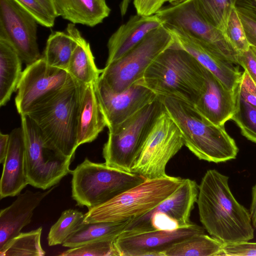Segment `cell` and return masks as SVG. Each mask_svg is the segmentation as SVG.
Listing matches in <instances>:
<instances>
[{
    "label": "cell",
    "instance_id": "obj_20",
    "mask_svg": "<svg viewBox=\"0 0 256 256\" xmlns=\"http://www.w3.org/2000/svg\"><path fill=\"white\" fill-rule=\"evenodd\" d=\"M10 144L0 181V198L18 195L28 184L26 146L22 128L10 134Z\"/></svg>",
    "mask_w": 256,
    "mask_h": 256
},
{
    "label": "cell",
    "instance_id": "obj_23",
    "mask_svg": "<svg viewBox=\"0 0 256 256\" xmlns=\"http://www.w3.org/2000/svg\"><path fill=\"white\" fill-rule=\"evenodd\" d=\"M57 16L79 24L94 26L108 17L110 9L106 0H53Z\"/></svg>",
    "mask_w": 256,
    "mask_h": 256
},
{
    "label": "cell",
    "instance_id": "obj_17",
    "mask_svg": "<svg viewBox=\"0 0 256 256\" xmlns=\"http://www.w3.org/2000/svg\"><path fill=\"white\" fill-rule=\"evenodd\" d=\"M237 92V88L228 89L206 68L204 84L194 106L208 122L224 126L235 112Z\"/></svg>",
    "mask_w": 256,
    "mask_h": 256
},
{
    "label": "cell",
    "instance_id": "obj_32",
    "mask_svg": "<svg viewBox=\"0 0 256 256\" xmlns=\"http://www.w3.org/2000/svg\"><path fill=\"white\" fill-rule=\"evenodd\" d=\"M231 120L236 124L243 136L256 143V107L244 100L238 91L236 110Z\"/></svg>",
    "mask_w": 256,
    "mask_h": 256
},
{
    "label": "cell",
    "instance_id": "obj_10",
    "mask_svg": "<svg viewBox=\"0 0 256 256\" xmlns=\"http://www.w3.org/2000/svg\"><path fill=\"white\" fill-rule=\"evenodd\" d=\"M184 145L182 134L165 110L150 132L132 168L146 180L164 178L168 162Z\"/></svg>",
    "mask_w": 256,
    "mask_h": 256
},
{
    "label": "cell",
    "instance_id": "obj_12",
    "mask_svg": "<svg viewBox=\"0 0 256 256\" xmlns=\"http://www.w3.org/2000/svg\"><path fill=\"white\" fill-rule=\"evenodd\" d=\"M168 28L182 30L197 38L226 60L238 64V54L224 33L202 16L196 0H183L160 8L156 14Z\"/></svg>",
    "mask_w": 256,
    "mask_h": 256
},
{
    "label": "cell",
    "instance_id": "obj_34",
    "mask_svg": "<svg viewBox=\"0 0 256 256\" xmlns=\"http://www.w3.org/2000/svg\"><path fill=\"white\" fill-rule=\"evenodd\" d=\"M114 240H100L70 248L60 254L61 256H118Z\"/></svg>",
    "mask_w": 256,
    "mask_h": 256
},
{
    "label": "cell",
    "instance_id": "obj_9",
    "mask_svg": "<svg viewBox=\"0 0 256 256\" xmlns=\"http://www.w3.org/2000/svg\"><path fill=\"white\" fill-rule=\"evenodd\" d=\"M20 118L28 184L48 190L58 184L70 172V166L72 158L47 146L36 124L27 114L21 115Z\"/></svg>",
    "mask_w": 256,
    "mask_h": 256
},
{
    "label": "cell",
    "instance_id": "obj_40",
    "mask_svg": "<svg viewBox=\"0 0 256 256\" xmlns=\"http://www.w3.org/2000/svg\"><path fill=\"white\" fill-rule=\"evenodd\" d=\"M238 12L250 45L256 48V20L242 12Z\"/></svg>",
    "mask_w": 256,
    "mask_h": 256
},
{
    "label": "cell",
    "instance_id": "obj_16",
    "mask_svg": "<svg viewBox=\"0 0 256 256\" xmlns=\"http://www.w3.org/2000/svg\"><path fill=\"white\" fill-rule=\"evenodd\" d=\"M201 234H204V228L193 223L174 230L120 234L114 246L118 256H163V252L175 244Z\"/></svg>",
    "mask_w": 256,
    "mask_h": 256
},
{
    "label": "cell",
    "instance_id": "obj_37",
    "mask_svg": "<svg viewBox=\"0 0 256 256\" xmlns=\"http://www.w3.org/2000/svg\"><path fill=\"white\" fill-rule=\"evenodd\" d=\"M256 256V242H244L224 244L221 256Z\"/></svg>",
    "mask_w": 256,
    "mask_h": 256
},
{
    "label": "cell",
    "instance_id": "obj_6",
    "mask_svg": "<svg viewBox=\"0 0 256 256\" xmlns=\"http://www.w3.org/2000/svg\"><path fill=\"white\" fill-rule=\"evenodd\" d=\"M72 196L79 206L88 210L100 206L144 182L136 174L96 163L88 158L70 172Z\"/></svg>",
    "mask_w": 256,
    "mask_h": 256
},
{
    "label": "cell",
    "instance_id": "obj_30",
    "mask_svg": "<svg viewBox=\"0 0 256 256\" xmlns=\"http://www.w3.org/2000/svg\"><path fill=\"white\" fill-rule=\"evenodd\" d=\"M84 214L76 210L68 209L62 213L50 228L48 236L50 246L62 244L84 222Z\"/></svg>",
    "mask_w": 256,
    "mask_h": 256
},
{
    "label": "cell",
    "instance_id": "obj_29",
    "mask_svg": "<svg viewBox=\"0 0 256 256\" xmlns=\"http://www.w3.org/2000/svg\"><path fill=\"white\" fill-rule=\"evenodd\" d=\"M42 227L26 232H20L0 249V256H44L46 252L41 245Z\"/></svg>",
    "mask_w": 256,
    "mask_h": 256
},
{
    "label": "cell",
    "instance_id": "obj_2",
    "mask_svg": "<svg viewBox=\"0 0 256 256\" xmlns=\"http://www.w3.org/2000/svg\"><path fill=\"white\" fill-rule=\"evenodd\" d=\"M82 84L74 79L32 108L26 114L45 144L72 158L78 147L77 129Z\"/></svg>",
    "mask_w": 256,
    "mask_h": 256
},
{
    "label": "cell",
    "instance_id": "obj_13",
    "mask_svg": "<svg viewBox=\"0 0 256 256\" xmlns=\"http://www.w3.org/2000/svg\"><path fill=\"white\" fill-rule=\"evenodd\" d=\"M72 80L67 70L50 66L42 57L26 65L17 86L15 105L18 113L20 116L26 114Z\"/></svg>",
    "mask_w": 256,
    "mask_h": 256
},
{
    "label": "cell",
    "instance_id": "obj_42",
    "mask_svg": "<svg viewBox=\"0 0 256 256\" xmlns=\"http://www.w3.org/2000/svg\"><path fill=\"white\" fill-rule=\"evenodd\" d=\"M10 134L0 133V162L3 164L6 158L10 144Z\"/></svg>",
    "mask_w": 256,
    "mask_h": 256
},
{
    "label": "cell",
    "instance_id": "obj_1",
    "mask_svg": "<svg viewBox=\"0 0 256 256\" xmlns=\"http://www.w3.org/2000/svg\"><path fill=\"white\" fill-rule=\"evenodd\" d=\"M228 178L214 169L205 173L198 186L200 220L208 234L224 244L248 242L254 236L250 210L234 196Z\"/></svg>",
    "mask_w": 256,
    "mask_h": 256
},
{
    "label": "cell",
    "instance_id": "obj_5",
    "mask_svg": "<svg viewBox=\"0 0 256 256\" xmlns=\"http://www.w3.org/2000/svg\"><path fill=\"white\" fill-rule=\"evenodd\" d=\"M184 178L167 176L144 182L88 210L84 222H121L139 217L170 196Z\"/></svg>",
    "mask_w": 256,
    "mask_h": 256
},
{
    "label": "cell",
    "instance_id": "obj_38",
    "mask_svg": "<svg viewBox=\"0 0 256 256\" xmlns=\"http://www.w3.org/2000/svg\"><path fill=\"white\" fill-rule=\"evenodd\" d=\"M238 64L246 70L256 82V48L250 46L248 50L239 53Z\"/></svg>",
    "mask_w": 256,
    "mask_h": 256
},
{
    "label": "cell",
    "instance_id": "obj_26",
    "mask_svg": "<svg viewBox=\"0 0 256 256\" xmlns=\"http://www.w3.org/2000/svg\"><path fill=\"white\" fill-rule=\"evenodd\" d=\"M131 220L114 222H84L62 245L72 248L96 240H115L124 230Z\"/></svg>",
    "mask_w": 256,
    "mask_h": 256
},
{
    "label": "cell",
    "instance_id": "obj_46",
    "mask_svg": "<svg viewBox=\"0 0 256 256\" xmlns=\"http://www.w3.org/2000/svg\"><path fill=\"white\" fill-rule=\"evenodd\" d=\"M183 0H168V2H170L171 4H175L178 2H180Z\"/></svg>",
    "mask_w": 256,
    "mask_h": 256
},
{
    "label": "cell",
    "instance_id": "obj_24",
    "mask_svg": "<svg viewBox=\"0 0 256 256\" xmlns=\"http://www.w3.org/2000/svg\"><path fill=\"white\" fill-rule=\"evenodd\" d=\"M66 32L76 42L67 72L80 84H96L102 70L97 68L89 43L82 36L78 30L72 23L68 25Z\"/></svg>",
    "mask_w": 256,
    "mask_h": 256
},
{
    "label": "cell",
    "instance_id": "obj_15",
    "mask_svg": "<svg viewBox=\"0 0 256 256\" xmlns=\"http://www.w3.org/2000/svg\"><path fill=\"white\" fill-rule=\"evenodd\" d=\"M142 80L122 92H115L100 76L95 88L108 128L122 122L158 98V96Z\"/></svg>",
    "mask_w": 256,
    "mask_h": 256
},
{
    "label": "cell",
    "instance_id": "obj_11",
    "mask_svg": "<svg viewBox=\"0 0 256 256\" xmlns=\"http://www.w3.org/2000/svg\"><path fill=\"white\" fill-rule=\"evenodd\" d=\"M196 182L184 180L170 196L147 213L131 220L121 234H128L156 230H174L191 226V212L196 203Z\"/></svg>",
    "mask_w": 256,
    "mask_h": 256
},
{
    "label": "cell",
    "instance_id": "obj_39",
    "mask_svg": "<svg viewBox=\"0 0 256 256\" xmlns=\"http://www.w3.org/2000/svg\"><path fill=\"white\" fill-rule=\"evenodd\" d=\"M168 0H134V4L137 14L151 16L156 14Z\"/></svg>",
    "mask_w": 256,
    "mask_h": 256
},
{
    "label": "cell",
    "instance_id": "obj_43",
    "mask_svg": "<svg viewBox=\"0 0 256 256\" xmlns=\"http://www.w3.org/2000/svg\"><path fill=\"white\" fill-rule=\"evenodd\" d=\"M249 210L252 226L256 230V184L252 188V202Z\"/></svg>",
    "mask_w": 256,
    "mask_h": 256
},
{
    "label": "cell",
    "instance_id": "obj_18",
    "mask_svg": "<svg viewBox=\"0 0 256 256\" xmlns=\"http://www.w3.org/2000/svg\"><path fill=\"white\" fill-rule=\"evenodd\" d=\"M167 28L178 46L192 55L212 72L228 89L236 90L242 74L237 64L223 58L190 35L178 30Z\"/></svg>",
    "mask_w": 256,
    "mask_h": 256
},
{
    "label": "cell",
    "instance_id": "obj_31",
    "mask_svg": "<svg viewBox=\"0 0 256 256\" xmlns=\"http://www.w3.org/2000/svg\"><path fill=\"white\" fill-rule=\"evenodd\" d=\"M204 18L224 33L236 0H196Z\"/></svg>",
    "mask_w": 256,
    "mask_h": 256
},
{
    "label": "cell",
    "instance_id": "obj_22",
    "mask_svg": "<svg viewBox=\"0 0 256 256\" xmlns=\"http://www.w3.org/2000/svg\"><path fill=\"white\" fill-rule=\"evenodd\" d=\"M106 126L95 84H82L77 129V144L92 142Z\"/></svg>",
    "mask_w": 256,
    "mask_h": 256
},
{
    "label": "cell",
    "instance_id": "obj_25",
    "mask_svg": "<svg viewBox=\"0 0 256 256\" xmlns=\"http://www.w3.org/2000/svg\"><path fill=\"white\" fill-rule=\"evenodd\" d=\"M22 60L13 46L0 38V106L10 100L22 74Z\"/></svg>",
    "mask_w": 256,
    "mask_h": 256
},
{
    "label": "cell",
    "instance_id": "obj_7",
    "mask_svg": "<svg viewBox=\"0 0 256 256\" xmlns=\"http://www.w3.org/2000/svg\"><path fill=\"white\" fill-rule=\"evenodd\" d=\"M165 110L162 97L146 106L120 124L108 128L102 148L109 166L132 172L140 149L160 114Z\"/></svg>",
    "mask_w": 256,
    "mask_h": 256
},
{
    "label": "cell",
    "instance_id": "obj_41",
    "mask_svg": "<svg viewBox=\"0 0 256 256\" xmlns=\"http://www.w3.org/2000/svg\"><path fill=\"white\" fill-rule=\"evenodd\" d=\"M235 7L256 20V0H236Z\"/></svg>",
    "mask_w": 256,
    "mask_h": 256
},
{
    "label": "cell",
    "instance_id": "obj_35",
    "mask_svg": "<svg viewBox=\"0 0 256 256\" xmlns=\"http://www.w3.org/2000/svg\"><path fill=\"white\" fill-rule=\"evenodd\" d=\"M30 14L36 22L44 26H54L56 18L53 16L38 0H14Z\"/></svg>",
    "mask_w": 256,
    "mask_h": 256
},
{
    "label": "cell",
    "instance_id": "obj_8",
    "mask_svg": "<svg viewBox=\"0 0 256 256\" xmlns=\"http://www.w3.org/2000/svg\"><path fill=\"white\" fill-rule=\"evenodd\" d=\"M174 43L169 30L162 26L148 33L123 56L106 66L100 77L112 91L122 92L142 80L148 67Z\"/></svg>",
    "mask_w": 256,
    "mask_h": 256
},
{
    "label": "cell",
    "instance_id": "obj_3",
    "mask_svg": "<svg viewBox=\"0 0 256 256\" xmlns=\"http://www.w3.org/2000/svg\"><path fill=\"white\" fill-rule=\"evenodd\" d=\"M206 68L174 42L148 67L142 82L158 96L194 106L204 86Z\"/></svg>",
    "mask_w": 256,
    "mask_h": 256
},
{
    "label": "cell",
    "instance_id": "obj_21",
    "mask_svg": "<svg viewBox=\"0 0 256 256\" xmlns=\"http://www.w3.org/2000/svg\"><path fill=\"white\" fill-rule=\"evenodd\" d=\"M163 26L164 22L156 14L145 16L136 14L131 16L110 38L106 66L123 56L148 33Z\"/></svg>",
    "mask_w": 256,
    "mask_h": 256
},
{
    "label": "cell",
    "instance_id": "obj_19",
    "mask_svg": "<svg viewBox=\"0 0 256 256\" xmlns=\"http://www.w3.org/2000/svg\"><path fill=\"white\" fill-rule=\"evenodd\" d=\"M58 186H54L44 192L26 190L19 194L10 206L0 210V249L31 222L34 210Z\"/></svg>",
    "mask_w": 256,
    "mask_h": 256
},
{
    "label": "cell",
    "instance_id": "obj_36",
    "mask_svg": "<svg viewBox=\"0 0 256 256\" xmlns=\"http://www.w3.org/2000/svg\"><path fill=\"white\" fill-rule=\"evenodd\" d=\"M238 91L244 100L256 107V82L245 70L242 72Z\"/></svg>",
    "mask_w": 256,
    "mask_h": 256
},
{
    "label": "cell",
    "instance_id": "obj_33",
    "mask_svg": "<svg viewBox=\"0 0 256 256\" xmlns=\"http://www.w3.org/2000/svg\"><path fill=\"white\" fill-rule=\"evenodd\" d=\"M224 34L238 54L248 50L250 45L238 12L234 6L232 10Z\"/></svg>",
    "mask_w": 256,
    "mask_h": 256
},
{
    "label": "cell",
    "instance_id": "obj_27",
    "mask_svg": "<svg viewBox=\"0 0 256 256\" xmlns=\"http://www.w3.org/2000/svg\"><path fill=\"white\" fill-rule=\"evenodd\" d=\"M224 244L204 234H198L172 245L163 256H221Z\"/></svg>",
    "mask_w": 256,
    "mask_h": 256
},
{
    "label": "cell",
    "instance_id": "obj_4",
    "mask_svg": "<svg viewBox=\"0 0 256 256\" xmlns=\"http://www.w3.org/2000/svg\"><path fill=\"white\" fill-rule=\"evenodd\" d=\"M160 96L181 132L184 146L199 160L219 163L236 158L238 148L224 126L208 122L193 106L183 100Z\"/></svg>",
    "mask_w": 256,
    "mask_h": 256
},
{
    "label": "cell",
    "instance_id": "obj_28",
    "mask_svg": "<svg viewBox=\"0 0 256 256\" xmlns=\"http://www.w3.org/2000/svg\"><path fill=\"white\" fill-rule=\"evenodd\" d=\"M76 46V40L67 32H55L48 38L42 57L50 66L66 70Z\"/></svg>",
    "mask_w": 256,
    "mask_h": 256
},
{
    "label": "cell",
    "instance_id": "obj_45",
    "mask_svg": "<svg viewBox=\"0 0 256 256\" xmlns=\"http://www.w3.org/2000/svg\"><path fill=\"white\" fill-rule=\"evenodd\" d=\"M131 0H122L120 4V8L122 10H127L129 4Z\"/></svg>",
    "mask_w": 256,
    "mask_h": 256
},
{
    "label": "cell",
    "instance_id": "obj_14",
    "mask_svg": "<svg viewBox=\"0 0 256 256\" xmlns=\"http://www.w3.org/2000/svg\"><path fill=\"white\" fill-rule=\"evenodd\" d=\"M37 23L14 0H0V38L13 46L26 65L42 57L37 42Z\"/></svg>",
    "mask_w": 256,
    "mask_h": 256
},
{
    "label": "cell",
    "instance_id": "obj_44",
    "mask_svg": "<svg viewBox=\"0 0 256 256\" xmlns=\"http://www.w3.org/2000/svg\"><path fill=\"white\" fill-rule=\"evenodd\" d=\"M47 9L50 13L54 18H56L53 0H38Z\"/></svg>",
    "mask_w": 256,
    "mask_h": 256
}]
</instances>
